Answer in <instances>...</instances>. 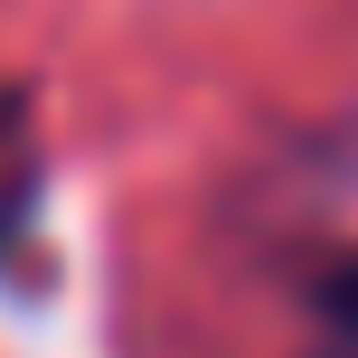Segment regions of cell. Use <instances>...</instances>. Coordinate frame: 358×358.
I'll list each match as a JSON object with an SVG mask.
<instances>
[{
    "label": "cell",
    "instance_id": "1",
    "mask_svg": "<svg viewBox=\"0 0 358 358\" xmlns=\"http://www.w3.org/2000/svg\"><path fill=\"white\" fill-rule=\"evenodd\" d=\"M311 302H321V321H330V330H349V340H358V264L321 273V292H311Z\"/></svg>",
    "mask_w": 358,
    "mask_h": 358
},
{
    "label": "cell",
    "instance_id": "2",
    "mask_svg": "<svg viewBox=\"0 0 358 358\" xmlns=\"http://www.w3.org/2000/svg\"><path fill=\"white\" fill-rule=\"evenodd\" d=\"M19 217H29V161H0V245L19 236Z\"/></svg>",
    "mask_w": 358,
    "mask_h": 358
}]
</instances>
